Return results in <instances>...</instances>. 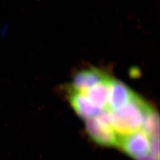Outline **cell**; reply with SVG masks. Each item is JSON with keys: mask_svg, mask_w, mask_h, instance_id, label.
I'll return each mask as SVG.
<instances>
[{"mask_svg": "<svg viewBox=\"0 0 160 160\" xmlns=\"http://www.w3.org/2000/svg\"><path fill=\"white\" fill-rule=\"evenodd\" d=\"M68 98L74 111L80 118L88 119L97 116L102 110L93 104L83 93L71 88Z\"/></svg>", "mask_w": 160, "mask_h": 160, "instance_id": "cell-6", "label": "cell"}, {"mask_svg": "<svg viewBox=\"0 0 160 160\" xmlns=\"http://www.w3.org/2000/svg\"><path fill=\"white\" fill-rule=\"evenodd\" d=\"M150 141L143 131L140 130L122 137L119 144L123 151L132 157H139L148 153L149 151Z\"/></svg>", "mask_w": 160, "mask_h": 160, "instance_id": "cell-3", "label": "cell"}, {"mask_svg": "<svg viewBox=\"0 0 160 160\" xmlns=\"http://www.w3.org/2000/svg\"><path fill=\"white\" fill-rule=\"evenodd\" d=\"M152 107L136 95L131 101L116 110L109 112V124L121 137L139 131L147 112Z\"/></svg>", "mask_w": 160, "mask_h": 160, "instance_id": "cell-1", "label": "cell"}, {"mask_svg": "<svg viewBox=\"0 0 160 160\" xmlns=\"http://www.w3.org/2000/svg\"><path fill=\"white\" fill-rule=\"evenodd\" d=\"M149 151L152 156L159 157V138L151 139L150 144Z\"/></svg>", "mask_w": 160, "mask_h": 160, "instance_id": "cell-9", "label": "cell"}, {"mask_svg": "<svg viewBox=\"0 0 160 160\" xmlns=\"http://www.w3.org/2000/svg\"><path fill=\"white\" fill-rule=\"evenodd\" d=\"M159 115L151 107L145 115L142 127V131L150 139L159 138Z\"/></svg>", "mask_w": 160, "mask_h": 160, "instance_id": "cell-8", "label": "cell"}, {"mask_svg": "<svg viewBox=\"0 0 160 160\" xmlns=\"http://www.w3.org/2000/svg\"><path fill=\"white\" fill-rule=\"evenodd\" d=\"M135 159L136 160H159V157H154L151 154L147 153L139 157H136Z\"/></svg>", "mask_w": 160, "mask_h": 160, "instance_id": "cell-10", "label": "cell"}, {"mask_svg": "<svg viewBox=\"0 0 160 160\" xmlns=\"http://www.w3.org/2000/svg\"><path fill=\"white\" fill-rule=\"evenodd\" d=\"M136 94L122 82L111 79L107 101L108 109L114 111L122 107L131 101Z\"/></svg>", "mask_w": 160, "mask_h": 160, "instance_id": "cell-5", "label": "cell"}, {"mask_svg": "<svg viewBox=\"0 0 160 160\" xmlns=\"http://www.w3.org/2000/svg\"><path fill=\"white\" fill-rule=\"evenodd\" d=\"M86 130L95 142L105 146H117L119 139L109 125L100 121L97 116L86 120Z\"/></svg>", "mask_w": 160, "mask_h": 160, "instance_id": "cell-2", "label": "cell"}, {"mask_svg": "<svg viewBox=\"0 0 160 160\" xmlns=\"http://www.w3.org/2000/svg\"><path fill=\"white\" fill-rule=\"evenodd\" d=\"M112 78L95 85L83 93L90 101L100 109L107 107L109 83Z\"/></svg>", "mask_w": 160, "mask_h": 160, "instance_id": "cell-7", "label": "cell"}, {"mask_svg": "<svg viewBox=\"0 0 160 160\" xmlns=\"http://www.w3.org/2000/svg\"><path fill=\"white\" fill-rule=\"evenodd\" d=\"M105 73L97 68H88L78 71L74 74L71 88L85 92L98 83L110 79Z\"/></svg>", "mask_w": 160, "mask_h": 160, "instance_id": "cell-4", "label": "cell"}]
</instances>
